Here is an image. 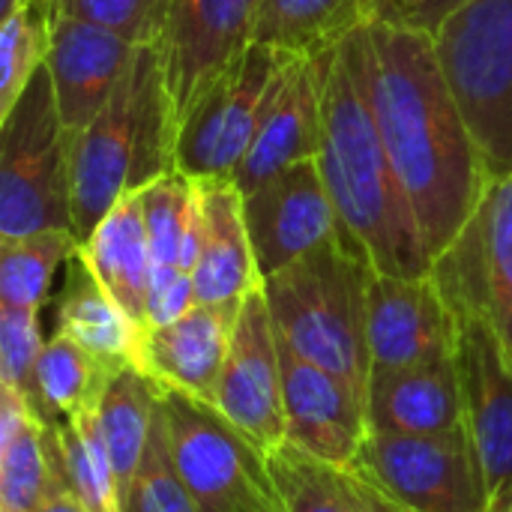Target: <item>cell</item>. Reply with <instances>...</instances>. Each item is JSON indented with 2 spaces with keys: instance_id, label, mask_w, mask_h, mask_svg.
I'll return each mask as SVG.
<instances>
[{
  "instance_id": "52a82bcc",
  "label": "cell",
  "mask_w": 512,
  "mask_h": 512,
  "mask_svg": "<svg viewBox=\"0 0 512 512\" xmlns=\"http://www.w3.org/2000/svg\"><path fill=\"white\" fill-rule=\"evenodd\" d=\"M171 459L201 512H285L267 453L216 405L162 390Z\"/></svg>"
},
{
  "instance_id": "83f0119b",
  "label": "cell",
  "mask_w": 512,
  "mask_h": 512,
  "mask_svg": "<svg viewBox=\"0 0 512 512\" xmlns=\"http://www.w3.org/2000/svg\"><path fill=\"white\" fill-rule=\"evenodd\" d=\"M78 252L72 231H39L0 240V306L39 309L51 300L54 273Z\"/></svg>"
},
{
  "instance_id": "30bf717a",
  "label": "cell",
  "mask_w": 512,
  "mask_h": 512,
  "mask_svg": "<svg viewBox=\"0 0 512 512\" xmlns=\"http://www.w3.org/2000/svg\"><path fill=\"white\" fill-rule=\"evenodd\" d=\"M432 276L456 318H480L495 330L512 369V174L489 186Z\"/></svg>"
},
{
  "instance_id": "484cf974",
  "label": "cell",
  "mask_w": 512,
  "mask_h": 512,
  "mask_svg": "<svg viewBox=\"0 0 512 512\" xmlns=\"http://www.w3.org/2000/svg\"><path fill=\"white\" fill-rule=\"evenodd\" d=\"M114 375L111 366L87 354L69 336L54 333L39 354L27 399L45 423H66L78 414L99 411Z\"/></svg>"
},
{
  "instance_id": "d6986e66",
  "label": "cell",
  "mask_w": 512,
  "mask_h": 512,
  "mask_svg": "<svg viewBox=\"0 0 512 512\" xmlns=\"http://www.w3.org/2000/svg\"><path fill=\"white\" fill-rule=\"evenodd\" d=\"M195 186L201 201V255L192 273L198 303H243L264 285L243 216V192L231 177H207Z\"/></svg>"
},
{
  "instance_id": "cb8c5ba5",
  "label": "cell",
  "mask_w": 512,
  "mask_h": 512,
  "mask_svg": "<svg viewBox=\"0 0 512 512\" xmlns=\"http://www.w3.org/2000/svg\"><path fill=\"white\" fill-rule=\"evenodd\" d=\"M369 24V0H261L249 42L315 57L336 48L348 33Z\"/></svg>"
},
{
  "instance_id": "f546056e",
  "label": "cell",
  "mask_w": 512,
  "mask_h": 512,
  "mask_svg": "<svg viewBox=\"0 0 512 512\" xmlns=\"http://www.w3.org/2000/svg\"><path fill=\"white\" fill-rule=\"evenodd\" d=\"M57 438L69 489L81 498V504L90 512H123L111 456L99 426V411L57 423Z\"/></svg>"
},
{
  "instance_id": "5bb4252c",
  "label": "cell",
  "mask_w": 512,
  "mask_h": 512,
  "mask_svg": "<svg viewBox=\"0 0 512 512\" xmlns=\"http://www.w3.org/2000/svg\"><path fill=\"white\" fill-rule=\"evenodd\" d=\"M459 321L435 276L372 273L369 282V357L375 372H396L456 354Z\"/></svg>"
},
{
  "instance_id": "e575fe53",
  "label": "cell",
  "mask_w": 512,
  "mask_h": 512,
  "mask_svg": "<svg viewBox=\"0 0 512 512\" xmlns=\"http://www.w3.org/2000/svg\"><path fill=\"white\" fill-rule=\"evenodd\" d=\"M471 0H369V21L435 36L438 27Z\"/></svg>"
},
{
  "instance_id": "44dd1931",
  "label": "cell",
  "mask_w": 512,
  "mask_h": 512,
  "mask_svg": "<svg viewBox=\"0 0 512 512\" xmlns=\"http://www.w3.org/2000/svg\"><path fill=\"white\" fill-rule=\"evenodd\" d=\"M81 261L99 285L120 303V309L147 327V300L153 282V249L138 192L123 195L96 231L78 243Z\"/></svg>"
},
{
  "instance_id": "603a6c76",
  "label": "cell",
  "mask_w": 512,
  "mask_h": 512,
  "mask_svg": "<svg viewBox=\"0 0 512 512\" xmlns=\"http://www.w3.org/2000/svg\"><path fill=\"white\" fill-rule=\"evenodd\" d=\"M285 512H414L393 501L354 465L321 462L294 444L267 456Z\"/></svg>"
},
{
  "instance_id": "836d02e7",
  "label": "cell",
  "mask_w": 512,
  "mask_h": 512,
  "mask_svg": "<svg viewBox=\"0 0 512 512\" xmlns=\"http://www.w3.org/2000/svg\"><path fill=\"white\" fill-rule=\"evenodd\" d=\"M45 348L39 309L0 306V384L30 396L33 372Z\"/></svg>"
},
{
  "instance_id": "e0dca14e",
  "label": "cell",
  "mask_w": 512,
  "mask_h": 512,
  "mask_svg": "<svg viewBox=\"0 0 512 512\" xmlns=\"http://www.w3.org/2000/svg\"><path fill=\"white\" fill-rule=\"evenodd\" d=\"M240 306L243 303H195L183 318L162 327H147L141 336L138 369L162 390L216 405Z\"/></svg>"
},
{
  "instance_id": "7a4b0ae2",
  "label": "cell",
  "mask_w": 512,
  "mask_h": 512,
  "mask_svg": "<svg viewBox=\"0 0 512 512\" xmlns=\"http://www.w3.org/2000/svg\"><path fill=\"white\" fill-rule=\"evenodd\" d=\"M318 165L342 228L378 273L405 279L432 273L423 231L378 132L366 24L336 45L324 90V144Z\"/></svg>"
},
{
  "instance_id": "4dcf8cb0",
  "label": "cell",
  "mask_w": 512,
  "mask_h": 512,
  "mask_svg": "<svg viewBox=\"0 0 512 512\" xmlns=\"http://www.w3.org/2000/svg\"><path fill=\"white\" fill-rule=\"evenodd\" d=\"M138 198L153 249V270H180L183 237L198 207L195 180H189L180 171H171L138 189Z\"/></svg>"
},
{
  "instance_id": "d590c367",
  "label": "cell",
  "mask_w": 512,
  "mask_h": 512,
  "mask_svg": "<svg viewBox=\"0 0 512 512\" xmlns=\"http://www.w3.org/2000/svg\"><path fill=\"white\" fill-rule=\"evenodd\" d=\"M198 303L195 279L183 270H153L150 300H147V327H162L183 318ZM144 327V330H147Z\"/></svg>"
},
{
  "instance_id": "2e32d148",
  "label": "cell",
  "mask_w": 512,
  "mask_h": 512,
  "mask_svg": "<svg viewBox=\"0 0 512 512\" xmlns=\"http://www.w3.org/2000/svg\"><path fill=\"white\" fill-rule=\"evenodd\" d=\"M279 363L288 444L321 462L351 468L369 438L366 399L345 378L303 360L282 342Z\"/></svg>"
},
{
  "instance_id": "277c9868",
  "label": "cell",
  "mask_w": 512,
  "mask_h": 512,
  "mask_svg": "<svg viewBox=\"0 0 512 512\" xmlns=\"http://www.w3.org/2000/svg\"><path fill=\"white\" fill-rule=\"evenodd\" d=\"M372 261L339 228L330 240L264 279L276 339L369 396Z\"/></svg>"
},
{
  "instance_id": "ffe728a7",
  "label": "cell",
  "mask_w": 512,
  "mask_h": 512,
  "mask_svg": "<svg viewBox=\"0 0 512 512\" xmlns=\"http://www.w3.org/2000/svg\"><path fill=\"white\" fill-rule=\"evenodd\" d=\"M369 432L438 435L465 426V393L456 354L396 369L375 372L366 396Z\"/></svg>"
},
{
  "instance_id": "7c38bea8",
  "label": "cell",
  "mask_w": 512,
  "mask_h": 512,
  "mask_svg": "<svg viewBox=\"0 0 512 512\" xmlns=\"http://www.w3.org/2000/svg\"><path fill=\"white\" fill-rule=\"evenodd\" d=\"M333 54L336 48L321 51L315 57L285 54L279 78L264 105L255 141L234 174L240 192L255 189L258 183L291 165L321 156L324 90H327Z\"/></svg>"
},
{
  "instance_id": "d6a6232c",
  "label": "cell",
  "mask_w": 512,
  "mask_h": 512,
  "mask_svg": "<svg viewBox=\"0 0 512 512\" xmlns=\"http://www.w3.org/2000/svg\"><path fill=\"white\" fill-rule=\"evenodd\" d=\"M54 15L114 30L132 42L162 36L168 0H51Z\"/></svg>"
},
{
  "instance_id": "8d00e7d4",
  "label": "cell",
  "mask_w": 512,
  "mask_h": 512,
  "mask_svg": "<svg viewBox=\"0 0 512 512\" xmlns=\"http://www.w3.org/2000/svg\"><path fill=\"white\" fill-rule=\"evenodd\" d=\"M36 512H90V510L81 504V498H78L69 486H60V489H54V492L39 504V510Z\"/></svg>"
},
{
  "instance_id": "6da1fadb",
  "label": "cell",
  "mask_w": 512,
  "mask_h": 512,
  "mask_svg": "<svg viewBox=\"0 0 512 512\" xmlns=\"http://www.w3.org/2000/svg\"><path fill=\"white\" fill-rule=\"evenodd\" d=\"M372 108L432 264L456 243L492 177L429 33L369 21Z\"/></svg>"
},
{
  "instance_id": "5b68a950",
  "label": "cell",
  "mask_w": 512,
  "mask_h": 512,
  "mask_svg": "<svg viewBox=\"0 0 512 512\" xmlns=\"http://www.w3.org/2000/svg\"><path fill=\"white\" fill-rule=\"evenodd\" d=\"M39 231H72L69 135L48 66L0 120V240Z\"/></svg>"
},
{
  "instance_id": "3957f363",
  "label": "cell",
  "mask_w": 512,
  "mask_h": 512,
  "mask_svg": "<svg viewBox=\"0 0 512 512\" xmlns=\"http://www.w3.org/2000/svg\"><path fill=\"white\" fill-rule=\"evenodd\" d=\"M177 171V123L159 39L141 42L102 111L69 138L72 231L84 243L111 207Z\"/></svg>"
},
{
  "instance_id": "4316f807",
  "label": "cell",
  "mask_w": 512,
  "mask_h": 512,
  "mask_svg": "<svg viewBox=\"0 0 512 512\" xmlns=\"http://www.w3.org/2000/svg\"><path fill=\"white\" fill-rule=\"evenodd\" d=\"M60 486H69L57 423L30 420L18 435L0 441V512H36Z\"/></svg>"
},
{
  "instance_id": "ac0fdd59",
  "label": "cell",
  "mask_w": 512,
  "mask_h": 512,
  "mask_svg": "<svg viewBox=\"0 0 512 512\" xmlns=\"http://www.w3.org/2000/svg\"><path fill=\"white\" fill-rule=\"evenodd\" d=\"M138 45L141 42L99 24L54 15L51 54L45 66L51 72L60 123L69 138L78 135L111 99Z\"/></svg>"
},
{
  "instance_id": "9a60e30c",
  "label": "cell",
  "mask_w": 512,
  "mask_h": 512,
  "mask_svg": "<svg viewBox=\"0 0 512 512\" xmlns=\"http://www.w3.org/2000/svg\"><path fill=\"white\" fill-rule=\"evenodd\" d=\"M459 321V375L465 393V426L477 447L489 512L501 510L512 492V369L495 330L480 318Z\"/></svg>"
},
{
  "instance_id": "9c48e42d",
  "label": "cell",
  "mask_w": 512,
  "mask_h": 512,
  "mask_svg": "<svg viewBox=\"0 0 512 512\" xmlns=\"http://www.w3.org/2000/svg\"><path fill=\"white\" fill-rule=\"evenodd\" d=\"M285 54L249 42L210 84L177 135V171L189 180L231 177L246 159Z\"/></svg>"
},
{
  "instance_id": "4fadbf2b",
  "label": "cell",
  "mask_w": 512,
  "mask_h": 512,
  "mask_svg": "<svg viewBox=\"0 0 512 512\" xmlns=\"http://www.w3.org/2000/svg\"><path fill=\"white\" fill-rule=\"evenodd\" d=\"M243 216L261 279L303 258L342 228L318 159L291 165L243 192Z\"/></svg>"
},
{
  "instance_id": "f35d334b",
  "label": "cell",
  "mask_w": 512,
  "mask_h": 512,
  "mask_svg": "<svg viewBox=\"0 0 512 512\" xmlns=\"http://www.w3.org/2000/svg\"><path fill=\"white\" fill-rule=\"evenodd\" d=\"M498 512H512V492H510V495H507V501L501 504V510H498Z\"/></svg>"
},
{
  "instance_id": "1f68e13d",
  "label": "cell",
  "mask_w": 512,
  "mask_h": 512,
  "mask_svg": "<svg viewBox=\"0 0 512 512\" xmlns=\"http://www.w3.org/2000/svg\"><path fill=\"white\" fill-rule=\"evenodd\" d=\"M123 512H201L192 501L168 447V429H165V414L159 405L150 444L144 450L141 468L135 474L132 492L126 498Z\"/></svg>"
},
{
  "instance_id": "7402d4cb",
  "label": "cell",
  "mask_w": 512,
  "mask_h": 512,
  "mask_svg": "<svg viewBox=\"0 0 512 512\" xmlns=\"http://www.w3.org/2000/svg\"><path fill=\"white\" fill-rule=\"evenodd\" d=\"M57 330L81 345L87 354L123 372L141 363V336L144 327L132 321L120 303L99 285L90 267L75 252L66 264V282L57 297Z\"/></svg>"
},
{
  "instance_id": "d4e9b609",
  "label": "cell",
  "mask_w": 512,
  "mask_h": 512,
  "mask_svg": "<svg viewBox=\"0 0 512 512\" xmlns=\"http://www.w3.org/2000/svg\"><path fill=\"white\" fill-rule=\"evenodd\" d=\"M159 405H162V387L135 366L117 372L99 402V426L111 456V468L120 492V510L126 507L144 450L150 444Z\"/></svg>"
},
{
  "instance_id": "8fae6325",
  "label": "cell",
  "mask_w": 512,
  "mask_h": 512,
  "mask_svg": "<svg viewBox=\"0 0 512 512\" xmlns=\"http://www.w3.org/2000/svg\"><path fill=\"white\" fill-rule=\"evenodd\" d=\"M216 408L267 456L288 441L279 342L264 285L252 291L240 306L216 393Z\"/></svg>"
},
{
  "instance_id": "74e56055",
  "label": "cell",
  "mask_w": 512,
  "mask_h": 512,
  "mask_svg": "<svg viewBox=\"0 0 512 512\" xmlns=\"http://www.w3.org/2000/svg\"><path fill=\"white\" fill-rule=\"evenodd\" d=\"M27 3H33V0H3V15L12 12V9H18V6H27Z\"/></svg>"
},
{
  "instance_id": "8992f818",
  "label": "cell",
  "mask_w": 512,
  "mask_h": 512,
  "mask_svg": "<svg viewBox=\"0 0 512 512\" xmlns=\"http://www.w3.org/2000/svg\"><path fill=\"white\" fill-rule=\"evenodd\" d=\"M492 183L512 174V0H471L432 36Z\"/></svg>"
},
{
  "instance_id": "f1b7e54d",
  "label": "cell",
  "mask_w": 512,
  "mask_h": 512,
  "mask_svg": "<svg viewBox=\"0 0 512 512\" xmlns=\"http://www.w3.org/2000/svg\"><path fill=\"white\" fill-rule=\"evenodd\" d=\"M54 9L51 0H33L0 21V120L15 108L27 84L48 63Z\"/></svg>"
},
{
  "instance_id": "ba28073f",
  "label": "cell",
  "mask_w": 512,
  "mask_h": 512,
  "mask_svg": "<svg viewBox=\"0 0 512 512\" xmlns=\"http://www.w3.org/2000/svg\"><path fill=\"white\" fill-rule=\"evenodd\" d=\"M354 468L414 512H489L468 426L438 435L369 432Z\"/></svg>"
}]
</instances>
